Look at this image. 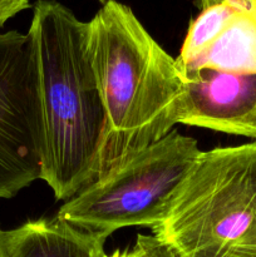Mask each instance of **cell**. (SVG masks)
<instances>
[{
  "mask_svg": "<svg viewBox=\"0 0 256 257\" xmlns=\"http://www.w3.org/2000/svg\"><path fill=\"white\" fill-rule=\"evenodd\" d=\"M88 22L55 0H38L28 34L38 67L43 122L42 178L68 201L94 181L105 127L88 52Z\"/></svg>",
  "mask_w": 256,
  "mask_h": 257,
  "instance_id": "obj_1",
  "label": "cell"
},
{
  "mask_svg": "<svg viewBox=\"0 0 256 257\" xmlns=\"http://www.w3.org/2000/svg\"><path fill=\"white\" fill-rule=\"evenodd\" d=\"M152 230L182 257H256V142L201 152Z\"/></svg>",
  "mask_w": 256,
  "mask_h": 257,
  "instance_id": "obj_3",
  "label": "cell"
},
{
  "mask_svg": "<svg viewBox=\"0 0 256 257\" xmlns=\"http://www.w3.org/2000/svg\"><path fill=\"white\" fill-rule=\"evenodd\" d=\"M201 152L195 138L172 130L65 201L55 218L104 237L127 226L155 227Z\"/></svg>",
  "mask_w": 256,
  "mask_h": 257,
  "instance_id": "obj_4",
  "label": "cell"
},
{
  "mask_svg": "<svg viewBox=\"0 0 256 257\" xmlns=\"http://www.w3.org/2000/svg\"><path fill=\"white\" fill-rule=\"evenodd\" d=\"M132 252L136 257H182L162 240L148 235L137 236Z\"/></svg>",
  "mask_w": 256,
  "mask_h": 257,
  "instance_id": "obj_10",
  "label": "cell"
},
{
  "mask_svg": "<svg viewBox=\"0 0 256 257\" xmlns=\"http://www.w3.org/2000/svg\"><path fill=\"white\" fill-rule=\"evenodd\" d=\"M98 2H99V3H100V4H102V5H104V4H105V3H107V2H108V0H98Z\"/></svg>",
  "mask_w": 256,
  "mask_h": 257,
  "instance_id": "obj_15",
  "label": "cell"
},
{
  "mask_svg": "<svg viewBox=\"0 0 256 257\" xmlns=\"http://www.w3.org/2000/svg\"><path fill=\"white\" fill-rule=\"evenodd\" d=\"M202 68L256 74V5L247 4L237 10L215 40L181 74L188 77Z\"/></svg>",
  "mask_w": 256,
  "mask_h": 257,
  "instance_id": "obj_8",
  "label": "cell"
},
{
  "mask_svg": "<svg viewBox=\"0 0 256 257\" xmlns=\"http://www.w3.org/2000/svg\"><path fill=\"white\" fill-rule=\"evenodd\" d=\"M0 257H9V248H8L7 231L0 227Z\"/></svg>",
  "mask_w": 256,
  "mask_h": 257,
  "instance_id": "obj_12",
  "label": "cell"
},
{
  "mask_svg": "<svg viewBox=\"0 0 256 257\" xmlns=\"http://www.w3.org/2000/svg\"><path fill=\"white\" fill-rule=\"evenodd\" d=\"M105 257H136L135 255H133L132 250L128 251H119V250H115L114 252L110 253V255H105Z\"/></svg>",
  "mask_w": 256,
  "mask_h": 257,
  "instance_id": "obj_14",
  "label": "cell"
},
{
  "mask_svg": "<svg viewBox=\"0 0 256 257\" xmlns=\"http://www.w3.org/2000/svg\"><path fill=\"white\" fill-rule=\"evenodd\" d=\"M200 2H201V7H202V10H203L206 9V8H210L212 7V5L218 4V3H221L222 0H200ZM243 2L248 3V4L256 5V0H243Z\"/></svg>",
  "mask_w": 256,
  "mask_h": 257,
  "instance_id": "obj_13",
  "label": "cell"
},
{
  "mask_svg": "<svg viewBox=\"0 0 256 257\" xmlns=\"http://www.w3.org/2000/svg\"><path fill=\"white\" fill-rule=\"evenodd\" d=\"M7 240L9 257H105L107 237L40 218L7 231Z\"/></svg>",
  "mask_w": 256,
  "mask_h": 257,
  "instance_id": "obj_7",
  "label": "cell"
},
{
  "mask_svg": "<svg viewBox=\"0 0 256 257\" xmlns=\"http://www.w3.org/2000/svg\"><path fill=\"white\" fill-rule=\"evenodd\" d=\"M29 8V0H0V29L12 18Z\"/></svg>",
  "mask_w": 256,
  "mask_h": 257,
  "instance_id": "obj_11",
  "label": "cell"
},
{
  "mask_svg": "<svg viewBox=\"0 0 256 257\" xmlns=\"http://www.w3.org/2000/svg\"><path fill=\"white\" fill-rule=\"evenodd\" d=\"M88 24V52L105 113L97 180L172 131L183 77L127 5L108 0Z\"/></svg>",
  "mask_w": 256,
  "mask_h": 257,
  "instance_id": "obj_2",
  "label": "cell"
},
{
  "mask_svg": "<svg viewBox=\"0 0 256 257\" xmlns=\"http://www.w3.org/2000/svg\"><path fill=\"white\" fill-rule=\"evenodd\" d=\"M177 123L256 138V74L202 68L185 77Z\"/></svg>",
  "mask_w": 256,
  "mask_h": 257,
  "instance_id": "obj_6",
  "label": "cell"
},
{
  "mask_svg": "<svg viewBox=\"0 0 256 257\" xmlns=\"http://www.w3.org/2000/svg\"><path fill=\"white\" fill-rule=\"evenodd\" d=\"M43 122L29 34L0 33V200L42 178Z\"/></svg>",
  "mask_w": 256,
  "mask_h": 257,
  "instance_id": "obj_5",
  "label": "cell"
},
{
  "mask_svg": "<svg viewBox=\"0 0 256 257\" xmlns=\"http://www.w3.org/2000/svg\"><path fill=\"white\" fill-rule=\"evenodd\" d=\"M247 4L243 0H222L218 4L203 9L191 23L182 49L176 59L180 72L197 59L220 34L232 15Z\"/></svg>",
  "mask_w": 256,
  "mask_h": 257,
  "instance_id": "obj_9",
  "label": "cell"
}]
</instances>
